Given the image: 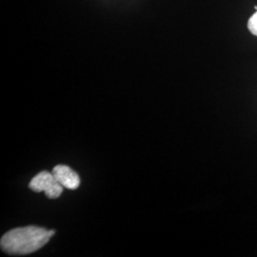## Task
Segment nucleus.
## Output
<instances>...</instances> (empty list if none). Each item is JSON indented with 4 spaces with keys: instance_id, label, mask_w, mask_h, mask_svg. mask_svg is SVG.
Masks as SVG:
<instances>
[{
    "instance_id": "f257e3e1",
    "label": "nucleus",
    "mask_w": 257,
    "mask_h": 257,
    "mask_svg": "<svg viewBox=\"0 0 257 257\" xmlns=\"http://www.w3.org/2000/svg\"><path fill=\"white\" fill-rule=\"evenodd\" d=\"M55 230L28 226L6 232L0 240L1 249L10 255H26L44 247Z\"/></svg>"
},
{
    "instance_id": "f03ea898",
    "label": "nucleus",
    "mask_w": 257,
    "mask_h": 257,
    "mask_svg": "<svg viewBox=\"0 0 257 257\" xmlns=\"http://www.w3.org/2000/svg\"><path fill=\"white\" fill-rule=\"evenodd\" d=\"M29 188L36 193L44 192L47 197L50 199L58 198L64 189L55 179L53 173L46 171L36 175L29 184Z\"/></svg>"
},
{
    "instance_id": "7ed1b4c3",
    "label": "nucleus",
    "mask_w": 257,
    "mask_h": 257,
    "mask_svg": "<svg viewBox=\"0 0 257 257\" xmlns=\"http://www.w3.org/2000/svg\"><path fill=\"white\" fill-rule=\"evenodd\" d=\"M53 175L63 188L75 190L80 185V177L70 167L66 165L55 166Z\"/></svg>"
},
{
    "instance_id": "20e7f679",
    "label": "nucleus",
    "mask_w": 257,
    "mask_h": 257,
    "mask_svg": "<svg viewBox=\"0 0 257 257\" xmlns=\"http://www.w3.org/2000/svg\"><path fill=\"white\" fill-rule=\"evenodd\" d=\"M248 31L257 37V10L254 15L251 16V18L248 19Z\"/></svg>"
}]
</instances>
